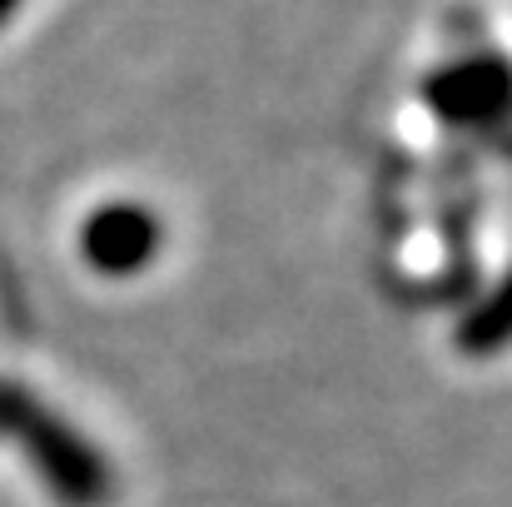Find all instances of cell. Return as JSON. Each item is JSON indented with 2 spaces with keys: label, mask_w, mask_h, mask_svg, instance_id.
<instances>
[{
  "label": "cell",
  "mask_w": 512,
  "mask_h": 507,
  "mask_svg": "<svg viewBox=\"0 0 512 507\" xmlns=\"http://www.w3.org/2000/svg\"><path fill=\"white\" fill-rule=\"evenodd\" d=\"M0 433H15L25 443L30 463L45 473V483L55 488V498H65V503H75V507L105 498L110 473H105L100 453L70 423H60L45 403H35L15 383H0Z\"/></svg>",
  "instance_id": "1"
},
{
  "label": "cell",
  "mask_w": 512,
  "mask_h": 507,
  "mask_svg": "<svg viewBox=\"0 0 512 507\" xmlns=\"http://www.w3.org/2000/svg\"><path fill=\"white\" fill-rule=\"evenodd\" d=\"M423 105L453 130H488L512 120V60L498 50L458 55L423 75Z\"/></svg>",
  "instance_id": "2"
},
{
  "label": "cell",
  "mask_w": 512,
  "mask_h": 507,
  "mask_svg": "<svg viewBox=\"0 0 512 507\" xmlns=\"http://www.w3.org/2000/svg\"><path fill=\"white\" fill-rule=\"evenodd\" d=\"M160 219L135 204V199H115V204H100L85 229H80V254L95 274H110V279H125V274H140L155 264L160 254Z\"/></svg>",
  "instance_id": "3"
},
{
  "label": "cell",
  "mask_w": 512,
  "mask_h": 507,
  "mask_svg": "<svg viewBox=\"0 0 512 507\" xmlns=\"http://www.w3.org/2000/svg\"><path fill=\"white\" fill-rule=\"evenodd\" d=\"M453 343H458V353H468V358H488V353H503L512 343V269L458 319V329H453Z\"/></svg>",
  "instance_id": "4"
},
{
  "label": "cell",
  "mask_w": 512,
  "mask_h": 507,
  "mask_svg": "<svg viewBox=\"0 0 512 507\" xmlns=\"http://www.w3.org/2000/svg\"><path fill=\"white\" fill-rule=\"evenodd\" d=\"M15 5H20V0H0V25H5V20L15 15Z\"/></svg>",
  "instance_id": "5"
}]
</instances>
